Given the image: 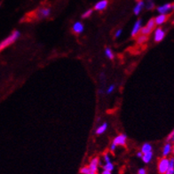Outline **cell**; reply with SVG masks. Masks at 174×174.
I'll return each mask as SVG.
<instances>
[{"mask_svg":"<svg viewBox=\"0 0 174 174\" xmlns=\"http://www.w3.org/2000/svg\"><path fill=\"white\" fill-rule=\"evenodd\" d=\"M172 152V145L170 142H168L164 145V147L163 149V157H167Z\"/></svg>","mask_w":174,"mask_h":174,"instance_id":"obj_10","label":"cell"},{"mask_svg":"<svg viewBox=\"0 0 174 174\" xmlns=\"http://www.w3.org/2000/svg\"><path fill=\"white\" fill-rule=\"evenodd\" d=\"M165 37V31L162 28H157L155 30V35H154V40L157 43L163 41Z\"/></svg>","mask_w":174,"mask_h":174,"instance_id":"obj_4","label":"cell"},{"mask_svg":"<svg viewBox=\"0 0 174 174\" xmlns=\"http://www.w3.org/2000/svg\"><path fill=\"white\" fill-rule=\"evenodd\" d=\"M116 146L112 143V144L110 145V150H111L112 152H114V151H116Z\"/></svg>","mask_w":174,"mask_h":174,"instance_id":"obj_31","label":"cell"},{"mask_svg":"<svg viewBox=\"0 0 174 174\" xmlns=\"http://www.w3.org/2000/svg\"><path fill=\"white\" fill-rule=\"evenodd\" d=\"M142 156H143V154H142V153H141V151H140V152H138V153H137V157H138L141 158V157H142Z\"/></svg>","mask_w":174,"mask_h":174,"instance_id":"obj_33","label":"cell"},{"mask_svg":"<svg viewBox=\"0 0 174 174\" xmlns=\"http://www.w3.org/2000/svg\"><path fill=\"white\" fill-rule=\"evenodd\" d=\"M103 160H104V162H105V163H108V162H111V159H110V156H109V154H108V153H105V154L103 155Z\"/></svg>","mask_w":174,"mask_h":174,"instance_id":"obj_27","label":"cell"},{"mask_svg":"<svg viewBox=\"0 0 174 174\" xmlns=\"http://www.w3.org/2000/svg\"><path fill=\"white\" fill-rule=\"evenodd\" d=\"M152 158H153V152H149V153L143 154L141 159H142V161H143L145 164H149V163L151 162Z\"/></svg>","mask_w":174,"mask_h":174,"instance_id":"obj_15","label":"cell"},{"mask_svg":"<svg viewBox=\"0 0 174 174\" xmlns=\"http://www.w3.org/2000/svg\"><path fill=\"white\" fill-rule=\"evenodd\" d=\"M115 88H116V84L115 83H112V84H110L109 86L108 87V89H107V93L108 94H110V93H112L113 91L115 90Z\"/></svg>","mask_w":174,"mask_h":174,"instance_id":"obj_25","label":"cell"},{"mask_svg":"<svg viewBox=\"0 0 174 174\" xmlns=\"http://www.w3.org/2000/svg\"><path fill=\"white\" fill-rule=\"evenodd\" d=\"M122 29H118L117 31H116V34H115V37L117 38V37H119L120 36H121V34H122Z\"/></svg>","mask_w":174,"mask_h":174,"instance_id":"obj_30","label":"cell"},{"mask_svg":"<svg viewBox=\"0 0 174 174\" xmlns=\"http://www.w3.org/2000/svg\"><path fill=\"white\" fill-rule=\"evenodd\" d=\"M172 24H173V25H174V21H172Z\"/></svg>","mask_w":174,"mask_h":174,"instance_id":"obj_37","label":"cell"},{"mask_svg":"<svg viewBox=\"0 0 174 174\" xmlns=\"http://www.w3.org/2000/svg\"><path fill=\"white\" fill-rule=\"evenodd\" d=\"M167 141H173L174 142V130L168 135L167 137Z\"/></svg>","mask_w":174,"mask_h":174,"instance_id":"obj_28","label":"cell"},{"mask_svg":"<svg viewBox=\"0 0 174 174\" xmlns=\"http://www.w3.org/2000/svg\"><path fill=\"white\" fill-rule=\"evenodd\" d=\"M102 168H103V170H105V171H108V172H112V171L114 170V164L112 163V162H108V163H105L103 166H102Z\"/></svg>","mask_w":174,"mask_h":174,"instance_id":"obj_18","label":"cell"},{"mask_svg":"<svg viewBox=\"0 0 174 174\" xmlns=\"http://www.w3.org/2000/svg\"><path fill=\"white\" fill-rule=\"evenodd\" d=\"M108 4V0H101V1H99V2L94 6V10H96V11H103L104 9L107 8Z\"/></svg>","mask_w":174,"mask_h":174,"instance_id":"obj_9","label":"cell"},{"mask_svg":"<svg viewBox=\"0 0 174 174\" xmlns=\"http://www.w3.org/2000/svg\"><path fill=\"white\" fill-rule=\"evenodd\" d=\"M89 171H90V169H89V167L86 165V166H83L81 169H80V173L81 174H87L89 172Z\"/></svg>","mask_w":174,"mask_h":174,"instance_id":"obj_24","label":"cell"},{"mask_svg":"<svg viewBox=\"0 0 174 174\" xmlns=\"http://www.w3.org/2000/svg\"><path fill=\"white\" fill-rule=\"evenodd\" d=\"M51 14V10L49 8H41L38 11V15L41 18H46L48 17Z\"/></svg>","mask_w":174,"mask_h":174,"instance_id":"obj_16","label":"cell"},{"mask_svg":"<svg viewBox=\"0 0 174 174\" xmlns=\"http://www.w3.org/2000/svg\"><path fill=\"white\" fill-rule=\"evenodd\" d=\"M91 14H92V10H91V9H89V10H87L86 12H84L83 14H82V18H83V19L88 18V17L91 16Z\"/></svg>","mask_w":174,"mask_h":174,"instance_id":"obj_23","label":"cell"},{"mask_svg":"<svg viewBox=\"0 0 174 174\" xmlns=\"http://www.w3.org/2000/svg\"><path fill=\"white\" fill-rule=\"evenodd\" d=\"M20 35L21 34H20V32L18 30H14L5 40H3V41L1 42L0 43V52L3 51L4 49H6V48H7L11 44H13L20 37Z\"/></svg>","mask_w":174,"mask_h":174,"instance_id":"obj_1","label":"cell"},{"mask_svg":"<svg viewBox=\"0 0 174 174\" xmlns=\"http://www.w3.org/2000/svg\"><path fill=\"white\" fill-rule=\"evenodd\" d=\"M107 129H108V124H107V123H103V124H100L99 127L96 129L95 133H96L97 135H100V134L105 133V132L107 131Z\"/></svg>","mask_w":174,"mask_h":174,"instance_id":"obj_13","label":"cell"},{"mask_svg":"<svg viewBox=\"0 0 174 174\" xmlns=\"http://www.w3.org/2000/svg\"><path fill=\"white\" fill-rule=\"evenodd\" d=\"M100 174H112L111 172H108V171H105V170H103L102 172H101V173Z\"/></svg>","mask_w":174,"mask_h":174,"instance_id":"obj_32","label":"cell"},{"mask_svg":"<svg viewBox=\"0 0 174 174\" xmlns=\"http://www.w3.org/2000/svg\"><path fill=\"white\" fill-rule=\"evenodd\" d=\"M155 6V4H154V1L153 0H148V3H147V8L149 10H152Z\"/></svg>","mask_w":174,"mask_h":174,"instance_id":"obj_26","label":"cell"},{"mask_svg":"<svg viewBox=\"0 0 174 174\" xmlns=\"http://www.w3.org/2000/svg\"><path fill=\"white\" fill-rule=\"evenodd\" d=\"M140 32H141V35H144V36H147V37H148L149 34L152 32V30H150L148 27H146V26H145V27H142V28H141V29Z\"/></svg>","mask_w":174,"mask_h":174,"instance_id":"obj_22","label":"cell"},{"mask_svg":"<svg viewBox=\"0 0 174 174\" xmlns=\"http://www.w3.org/2000/svg\"><path fill=\"white\" fill-rule=\"evenodd\" d=\"M152 145L150 143H144L141 147V152L142 154H146V153H149V152H152Z\"/></svg>","mask_w":174,"mask_h":174,"instance_id":"obj_14","label":"cell"},{"mask_svg":"<svg viewBox=\"0 0 174 174\" xmlns=\"http://www.w3.org/2000/svg\"><path fill=\"white\" fill-rule=\"evenodd\" d=\"M172 9L174 10V4H172Z\"/></svg>","mask_w":174,"mask_h":174,"instance_id":"obj_35","label":"cell"},{"mask_svg":"<svg viewBox=\"0 0 174 174\" xmlns=\"http://www.w3.org/2000/svg\"><path fill=\"white\" fill-rule=\"evenodd\" d=\"M171 10H172V4H165L157 7L158 13L160 14H167Z\"/></svg>","mask_w":174,"mask_h":174,"instance_id":"obj_7","label":"cell"},{"mask_svg":"<svg viewBox=\"0 0 174 174\" xmlns=\"http://www.w3.org/2000/svg\"><path fill=\"white\" fill-rule=\"evenodd\" d=\"M137 174H147V171H146L145 168H141V169H139Z\"/></svg>","mask_w":174,"mask_h":174,"instance_id":"obj_29","label":"cell"},{"mask_svg":"<svg viewBox=\"0 0 174 174\" xmlns=\"http://www.w3.org/2000/svg\"><path fill=\"white\" fill-rule=\"evenodd\" d=\"M126 141H127V136L124 133H122V134L117 135L116 138L114 139L113 144L116 145V147L117 146H124L126 144Z\"/></svg>","mask_w":174,"mask_h":174,"instance_id":"obj_3","label":"cell"},{"mask_svg":"<svg viewBox=\"0 0 174 174\" xmlns=\"http://www.w3.org/2000/svg\"><path fill=\"white\" fill-rule=\"evenodd\" d=\"M167 19H168V15L167 14H159L154 20H155L156 25H162L166 21H167Z\"/></svg>","mask_w":174,"mask_h":174,"instance_id":"obj_11","label":"cell"},{"mask_svg":"<svg viewBox=\"0 0 174 174\" xmlns=\"http://www.w3.org/2000/svg\"><path fill=\"white\" fill-rule=\"evenodd\" d=\"M105 55H106L109 60H113V59H114V52H113L112 50L110 49V48H108V47H107V48L105 49Z\"/></svg>","mask_w":174,"mask_h":174,"instance_id":"obj_21","label":"cell"},{"mask_svg":"<svg viewBox=\"0 0 174 174\" xmlns=\"http://www.w3.org/2000/svg\"><path fill=\"white\" fill-rule=\"evenodd\" d=\"M148 37L147 36H144V35H140L138 37H137V44H144L145 42L148 41Z\"/></svg>","mask_w":174,"mask_h":174,"instance_id":"obj_19","label":"cell"},{"mask_svg":"<svg viewBox=\"0 0 174 174\" xmlns=\"http://www.w3.org/2000/svg\"><path fill=\"white\" fill-rule=\"evenodd\" d=\"M100 165V161H99V157H94L91 159L88 164V167L90 169V171H93V172H98L99 166Z\"/></svg>","mask_w":174,"mask_h":174,"instance_id":"obj_5","label":"cell"},{"mask_svg":"<svg viewBox=\"0 0 174 174\" xmlns=\"http://www.w3.org/2000/svg\"><path fill=\"white\" fill-rule=\"evenodd\" d=\"M141 28H142V21L140 19V20H138V21L135 22V24L133 26V30H132V33H131V36H132L133 37H136L138 34L140 33Z\"/></svg>","mask_w":174,"mask_h":174,"instance_id":"obj_6","label":"cell"},{"mask_svg":"<svg viewBox=\"0 0 174 174\" xmlns=\"http://www.w3.org/2000/svg\"><path fill=\"white\" fill-rule=\"evenodd\" d=\"M165 174H174V158H170V164Z\"/></svg>","mask_w":174,"mask_h":174,"instance_id":"obj_17","label":"cell"},{"mask_svg":"<svg viewBox=\"0 0 174 174\" xmlns=\"http://www.w3.org/2000/svg\"><path fill=\"white\" fill-rule=\"evenodd\" d=\"M87 174H97V172H93V171H89V172Z\"/></svg>","mask_w":174,"mask_h":174,"instance_id":"obj_34","label":"cell"},{"mask_svg":"<svg viewBox=\"0 0 174 174\" xmlns=\"http://www.w3.org/2000/svg\"><path fill=\"white\" fill-rule=\"evenodd\" d=\"M156 22H155V20L154 19H150L149 21H148V23H147V25H146V27H148L150 30H152L153 31V29L156 28Z\"/></svg>","mask_w":174,"mask_h":174,"instance_id":"obj_20","label":"cell"},{"mask_svg":"<svg viewBox=\"0 0 174 174\" xmlns=\"http://www.w3.org/2000/svg\"><path fill=\"white\" fill-rule=\"evenodd\" d=\"M83 29H84V27H83V23L80 22V21H76V22H75L74 25H73V27H72V30H73V32H74L75 34L83 33Z\"/></svg>","mask_w":174,"mask_h":174,"instance_id":"obj_8","label":"cell"},{"mask_svg":"<svg viewBox=\"0 0 174 174\" xmlns=\"http://www.w3.org/2000/svg\"><path fill=\"white\" fill-rule=\"evenodd\" d=\"M170 164V159L167 157L161 158L158 161L157 164V170L158 172L160 174H165Z\"/></svg>","mask_w":174,"mask_h":174,"instance_id":"obj_2","label":"cell"},{"mask_svg":"<svg viewBox=\"0 0 174 174\" xmlns=\"http://www.w3.org/2000/svg\"><path fill=\"white\" fill-rule=\"evenodd\" d=\"M144 6H145V4H144V2H143L142 0H141V1H139L138 4L136 5V6H135L134 9H133V13H134V14L139 15L140 13L141 12V10H142V8L144 7Z\"/></svg>","mask_w":174,"mask_h":174,"instance_id":"obj_12","label":"cell"},{"mask_svg":"<svg viewBox=\"0 0 174 174\" xmlns=\"http://www.w3.org/2000/svg\"><path fill=\"white\" fill-rule=\"evenodd\" d=\"M172 152H173V153H174V146H173V147H172Z\"/></svg>","mask_w":174,"mask_h":174,"instance_id":"obj_36","label":"cell"},{"mask_svg":"<svg viewBox=\"0 0 174 174\" xmlns=\"http://www.w3.org/2000/svg\"><path fill=\"white\" fill-rule=\"evenodd\" d=\"M138 1H141V0H138Z\"/></svg>","mask_w":174,"mask_h":174,"instance_id":"obj_38","label":"cell"}]
</instances>
